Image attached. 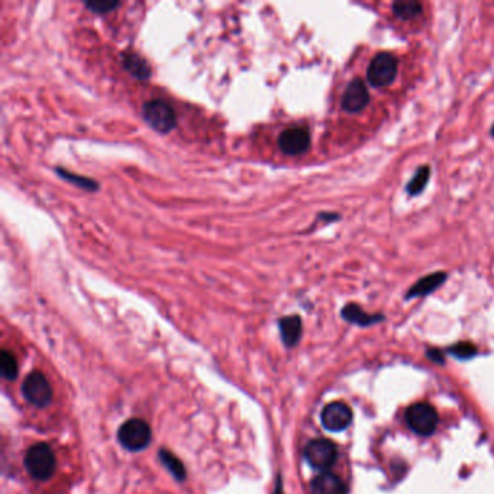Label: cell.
<instances>
[{"mask_svg":"<svg viewBox=\"0 0 494 494\" xmlns=\"http://www.w3.org/2000/svg\"><path fill=\"white\" fill-rule=\"evenodd\" d=\"M312 494H346V486L338 475L322 473L313 478Z\"/></svg>","mask_w":494,"mask_h":494,"instance_id":"8fae6325","label":"cell"},{"mask_svg":"<svg viewBox=\"0 0 494 494\" xmlns=\"http://www.w3.org/2000/svg\"><path fill=\"white\" fill-rule=\"evenodd\" d=\"M0 370H2V376L6 380H15L16 376H18V361L6 349L2 353V357H0Z\"/></svg>","mask_w":494,"mask_h":494,"instance_id":"d6986e66","label":"cell"},{"mask_svg":"<svg viewBox=\"0 0 494 494\" xmlns=\"http://www.w3.org/2000/svg\"><path fill=\"white\" fill-rule=\"evenodd\" d=\"M322 425L330 432H341L353 422V410L344 402L329 403L322 410Z\"/></svg>","mask_w":494,"mask_h":494,"instance_id":"9c48e42d","label":"cell"},{"mask_svg":"<svg viewBox=\"0 0 494 494\" xmlns=\"http://www.w3.org/2000/svg\"><path fill=\"white\" fill-rule=\"evenodd\" d=\"M406 421L413 432L427 436L438 426V413L429 403H414L406 412Z\"/></svg>","mask_w":494,"mask_h":494,"instance_id":"5b68a950","label":"cell"},{"mask_svg":"<svg viewBox=\"0 0 494 494\" xmlns=\"http://www.w3.org/2000/svg\"><path fill=\"white\" fill-rule=\"evenodd\" d=\"M118 438L127 451H141L151 441V429L141 419H131L119 427Z\"/></svg>","mask_w":494,"mask_h":494,"instance_id":"277c9868","label":"cell"},{"mask_svg":"<svg viewBox=\"0 0 494 494\" xmlns=\"http://www.w3.org/2000/svg\"><path fill=\"white\" fill-rule=\"evenodd\" d=\"M393 12L397 18L410 21L422 13V5L416 0H397L393 3Z\"/></svg>","mask_w":494,"mask_h":494,"instance_id":"2e32d148","label":"cell"},{"mask_svg":"<svg viewBox=\"0 0 494 494\" xmlns=\"http://www.w3.org/2000/svg\"><path fill=\"white\" fill-rule=\"evenodd\" d=\"M122 66L127 73H131L138 80H148L151 77L150 64L135 53H123Z\"/></svg>","mask_w":494,"mask_h":494,"instance_id":"5bb4252c","label":"cell"},{"mask_svg":"<svg viewBox=\"0 0 494 494\" xmlns=\"http://www.w3.org/2000/svg\"><path fill=\"white\" fill-rule=\"evenodd\" d=\"M159 458H161V462L163 464L170 470V473L175 477V478H179V480H184V477H186V473H184V468L182 466V462L175 458L174 455H171L170 452L167 451H161L159 452Z\"/></svg>","mask_w":494,"mask_h":494,"instance_id":"ffe728a7","label":"cell"},{"mask_svg":"<svg viewBox=\"0 0 494 494\" xmlns=\"http://www.w3.org/2000/svg\"><path fill=\"white\" fill-rule=\"evenodd\" d=\"M450 353L457 358L468 360V358H471V357H474L477 354V349L470 342H459V344H455L454 346L450 348Z\"/></svg>","mask_w":494,"mask_h":494,"instance_id":"44dd1931","label":"cell"},{"mask_svg":"<svg viewBox=\"0 0 494 494\" xmlns=\"http://www.w3.org/2000/svg\"><path fill=\"white\" fill-rule=\"evenodd\" d=\"M491 135H493V136H494V125H493V126H491Z\"/></svg>","mask_w":494,"mask_h":494,"instance_id":"cb8c5ba5","label":"cell"},{"mask_svg":"<svg viewBox=\"0 0 494 494\" xmlns=\"http://www.w3.org/2000/svg\"><path fill=\"white\" fill-rule=\"evenodd\" d=\"M279 147L287 155L303 154L310 147V134L303 126L287 127L279 136Z\"/></svg>","mask_w":494,"mask_h":494,"instance_id":"ba28073f","label":"cell"},{"mask_svg":"<svg viewBox=\"0 0 494 494\" xmlns=\"http://www.w3.org/2000/svg\"><path fill=\"white\" fill-rule=\"evenodd\" d=\"M25 467L35 480H48L55 473V455L46 443H37L28 450L25 455Z\"/></svg>","mask_w":494,"mask_h":494,"instance_id":"6da1fadb","label":"cell"},{"mask_svg":"<svg viewBox=\"0 0 494 494\" xmlns=\"http://www.w3.org/2000/svg\"><path fill=\"white\" fill-rule=\"evenodd\" d=\"M85 6L94 13H107V12H112L114 9L119 8L121 3L119 2H106L105 0V2H86Z\"/></svg>","mask_w":494,"mask_h":494,"instance_id":"7402d4cb","label":"cell"},{"mask_svg":"<svg viewBox=\"0 0 494 494\" xmlns=\"http://www.w3.org/2000/svg\"><path fill=\"white\" fill-rule=\"evenodd\" d=\"M446 279H448V276H446L445 273H442V271H438V273L425 276L421 280H418L416 284L410 287L407 294H406V299L427 296L432 292H435L438 287H441L446 281Z\"/></svg>","mask_w":494,"mask_h":494,"instance_id":"7c38bea8","label":"cell"},{"mask_svg":"<svg viewBox=\"0 0 494 494\" xmlns=\"http://www.w3.org/2000/svg\"><path fill=\"white\" fill-rule=\"evenodd\" d=\"M430 177V168L427 166L419 167L416 174L413 175V179L407 183V193L410 196H418L425 190Z\"/></svg>","mask_w":494,"mask_h":494,"instance_id":"e0dca14e","label":"cell"},{"mask_svg":"<svg viewBox=\"0 0 494 494\" xmlns=\"http://www.w3.org/2000/svg\"><path fill=\"white\" fill-rule=\"evenodd\" d=\"M142 116L152 130L161 134L173 131L177 125V115H175L174 109L161 99H154L143 103Z\"/></svg>","mask_w":494,"mask_h":494,"instance_id":"7a4b0ae2","label":"cell"},{"mask_svg":"<svg viewBox=\"0 0 494 494\" xmlns=\"http://www.w3.org/2000/svg\"><path fill=\"white\" fill-rule=\"evenodd\" d=\"M397 76V60L390 53H380L370 62L367 80L374 87H386Z\"/></svg>","mask_w":494,"mask_h":494,"instance_id":"3957f363","label":"cell"},{"mask_svg":"<svg viewBox=\"0 0 494 494\" xmlns=\"http://www.w3.org/2000/svg\"><path fill=\"white\" fill-rule=\"evenodd\" d=\"M281 339L285 346H294L301 337V321L297 315L284 316L279 322Z\"/></svg>","mask_w":494,"mask_h":494,"instance_id":"4fadbf2b","label":"cell"},{"mask_svg":"<svg viewBox=\"0 0 494 494\" xmlns=\"http://www.w3.org/2000/svg\"><path fill=\"white\" fill-rule=\"evenodd\" d=\"M22 393L26 400L37 407H45L53 398V389L46 377L39 373H30L22 385Z\"/></svg>","mask_w":494,"mask_h":494,"instance_id":"8992f818","label":"cell"},{"mask_svg":"<svg viewBox=\"0 0 494 494\" xmlns=\"http://www.w3.org/2000/svg\"><path fill=\"white\" fill-rule=\"evenodd\" d=\"M57 174L60 175L61 179H64L66 182H70V183H74L76 186L78 187H82L85 190H89V191H93V190H98L99 188V184L98 182H94L89 177H85V175H78L76 173H71V171H67V170H64V168H55Z\"/></svg>","mask_w":494,"mask_h":494,"instance_id":"ac0fdd59","label":"cell"},{"mask_svg":"<svg viewBox=\"0 0 494 494\" xmlns=\"http://www.w3.org/2000/svg\"><path fill=\"white\" fill-rule=\"evenodd\" d=\"M427 355H429L430 358H432V360H438L439 362L442 361L441 353H439V351H438V349H430V351H427Z\"/></svg>","mask_w":494,"mask_h":494,"instance_id":"603a6c76","label":"cell"},{"mask_svg":"<svg viewBox=\"0 0 494 494\" xmlns=\"http://www.w3.org/2000/svg\"><path fill=\"white\" fill-rule=\"evenodd\" d=\"M370 102L369 90L361 78H355L348 85L342 96V107L348 114H358Z\"/></svg>","mask_w":494,"mask_h":494,"instance_id":"30bf717a","label":"cell"},{"mask_svg":"<svg viewBox=\"0 0 494 494\" xmlns=\"http://www.w3.org/2000/svg\"><path fill=\"white\" fill-rule=\"evenodd\" d=\"M305 458L313 468L326 470L337 459V446L328 439H313L305 448Z\"/></svg>","mask_w":494,"mask_h":494,"instance_id":"52a82bcc","label":"cell"},{"mask_svg":"<svg viewBox=\"0 0 494 494\" xmlns=\"http://www.w3.org/2000/svg\"><path fill=\"white\" fill-rule=\"evenodd\" d=\"M342 317L345 319V321L351 322V324H355V325H360V326H370L373 324H377L380 321H382V317L381 315H369V313H365L358 305H355V303H349V305H346L344 309H342Z\"/></svg>","mask_w":494,"mask_h":494,"instance_id":"9a60e30c","label":"cell"}]
</instances>
